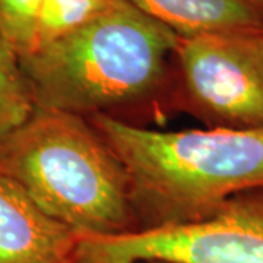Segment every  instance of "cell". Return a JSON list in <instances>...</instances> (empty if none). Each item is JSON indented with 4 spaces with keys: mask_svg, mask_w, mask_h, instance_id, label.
<instances>
[{
    "mask_svg": "<svg viewBox=\"0 0 263 263\" xmlns=\"http://www.w3.org/2000/svg\"><path fill=\"white\" fill-rule=\"evenodd\" d=\"M141 263H174V262H167V260H145Z\"/></svg>",
    "mask_w": 263,
    "mask_h": 263,
    "instance_id": "11",
    "label": "cell"
},
{
    "mask_svg": "<svg viewBox=\"0 0 263 263\" xmlns=\"http://www.w3.org/2000/svg\"><path fill=\"white\" fill-rule=\"evenodd\" d=\"M78 263H263V189L228 199L211 218L116 237H85Z\"/></svg>",
    "mask_w": 263,
    "mask_h": 263,
    "instance_id": "4",
    "label": "cell"
},
{
    "mask_svg": "<svg viewBox=\"0 0 263 263\" xmlns=\"http://www.w3.org/2000/svg\"><path fill=\"white\" fill-rule=\"evenodd\" d=\"M34 108L18 54L0 29V138L25 122Z\"/></svg>",
    "mask_w": 263,
    "mask_h": 263,
    "instance_id": "9",
    "label": "cell"
},
{
    "mask_svg": "<svg viewBox=\"0 0 263 263\" xmlns=\"http://www.w3.org/2000/svg\"><path fill=\"white\" fill-rule=\"evenodd\" d=\"M43 0H0V29L19 59L34 50Z\"/></svg>",
    "mask_w": 263,
    "mask_h": 263,
    "instance_id": "10",
    "label": "cell"
},
{
    "mask_svg": "<svg viewBox=\"0 0 263 263\" xmlns=\"http://www.w3.org/2000/svg\"><path fill=\"white\" fill-rule=\"evenodd\" d=\"M179 37L263 29L262 0H126Z\"/></svg>",
    "mask_w": 263,
    "mask_h": 263,
    "instance_id": "7",
    "label": "cell"
},
{
    "mask_svg": "<svg viewBox=\"0 0 263 263\" xmlns=\"http://www.w3.org/2000/svg\"><path fill=\"white\" fill-rule=\"evenodd\" d=\"M70 263H72V262H70Z\"/></svg>",
    "mask_w": 263,
    "mask_h": 263,
    "instance_id": "14",
    "label": "cell"
},
{
    "mask_svg": "<svg viewBox=\"0 0 263 263\" xmlns=\"http://www.w3.org/2000/svg\"><path fill=\"white\" fill-rule=\"evenodd\" d=\"M86 119L124 168L139 231L205 221L263 189V127L162 132L110 114Z\"/></svg>",
    "mask_w": 263,
    "mask_h": 263,
    "instance_id": "1",
    "label": "cell"
},
{
    "mask_svg": "<svg viewBox=\"0 0 263 263\" xmlns=\"http://www.w3.org/2000/svg\"><path fill=\"white\" fill-rule=\"evenodd\" d=\"M262 43H263V29H262Z\"/></svg>",
    "mask_w": 263,
    "mask_h": 263,
    "instance_id": "12",
    "label": "cell"
},
{
    "mask_svg": "<svg viewBox=\"0 0 263 263\" xmlns=\"http://www.w3.org/2000/svg\"><path fill=\"white\" fill-rule=\"evenodd\" d=\"M181 107L208 129L263 127V43L256 32L179 37Z\"/></svg>",
    "mask_w": 263,
    "mask_h": 263,
    "instance_id": "5",
    "label": "cell"
},
{
    "mask_svg": "<svg viewBox=\"0 0 263 263\" xmlns=\"http://www.w3.org/2000/svg\"><path fill=\"white\" fill-rule=\"evenodd\" d=\"M179 35L126 0L19 59L34 104L91 117L158 92Z\"/></svg>",
    "mask_w": 263,
    "mask_h": 263,
    "instance_id": "3",
    "label": "cell"
},
{
    "mask_svg": "<svg viewBox=\"0 0 263 263\" xmlns=\"http://www.w3.org/2000/svg\"><path fill=\"white\" fill-rule=\"evenodd\" d=\"M0 174L78 237L139 231L124 168L86 117L35 105L0 138Z\"/></svg>",
    "mask_w": 263,
    "mask_h": 263,
    "instance_id": "2",
    "label": "cell"
},
{
    "mask_svg": "<svg viewBox=\"0 0 263 263\" xmlns=\"http://www.w3.org/2000/svg\"><path fill=\"white\" fill-rule=\"evenodd\" d=\"M117 2L119 0H43L32 53L82 28L111 9Z\"/></svg>",
    "mask_w": 263,
    "mask_h": 263,
    "instance_id": "8",
    "label": "cell"
},
{
    "mask_svg": "<svg viewBox=\"0 0 263 263\" xmlns=\"http://www.w3.org/2000/svg\"><path fill=\"white\" fill-rule=\"evenodd\" d=\"M262 2H263V0H262Z\"/></svg>",
    "mask_w": 263,
    "mask_h": 263,
    "instance_id": "13",
    "label": "cell"
},
{
    "mask_svg": "<svg viewBox=\"0 0 263 263\" xmlns=\"http://www.w3.org/2000/svg\"><path fill=\"white\" fill-rule=\"evenodd\" d=\"M78 238L0 174V263H70Z\"/></svg>",
    "mask_w": 263,
    "mask_h": 263,
    "instance_id": "6",
    "label": "cell"
}]
</instances>
